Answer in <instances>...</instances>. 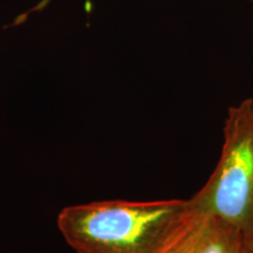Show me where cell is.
<instances>
[{
  "label": "cell",
  "mask_w": 253,
  "mask_h": 253,
  "mask_svg": "<svg viewBox=\"0 0 253 253\" xmlns=\"http://www.w3.org/2000/svg\"><path fill=\"white\" fill-rule=\"evenodd\" d=\"M190 209V199L99 201L63 208L56 224L75 253H156Z\"/></svg>",
  "instance_id": "6da1fadb"
},
{
  "label": "cell",
  "mask_w": 253,
  "mask_h": 253,
  "mask_svg": "<svg viewBox=\"0 0 253 253\" xmlns=\"http://www.w3.org/2000/svg\"><path fill=\"white\" fill-rule=\"evenodd\" d=\"M223 147L212 175L191 203L238 227H253V99L230 107L224 123Z\"/></svg>",
  "instance_id": "7a4b0ae2"
},
{
  "label": "cell",
  "mask_w": 253,
  "mask_h": 253,
  "mask_svg": "<svg viewBox=\"0 0 253 253\" xmlns=\"http://www.w3.org/2000/svg\"><path fill=\"white\" fill-rule=\"evenodd\" d=\"M191 203V201H190ZM156 253H246L238 227L191 203L188 216Z\"/></svg>",
  "instance_id": "3957f363"
},
{
  "label": "cell",
  "mask_w": 253,
  "mask_h": 253,
  "mask_svg": "<svg viewBox=\"0 0 253 253\" xmlns=\"http://www.w3.org/2000/svg\"><path fill=\"white\" fill-rule=\"evenodd\" d=\"M49 2H50V0H40V1L38 2V4H37L36 6H34V7H32V8L30 9V11L24 12L23 14H20V15H19V17H17V19H15V20H14V25L23 24L24 21L27 20V18L30 17V15H31L32 13H37V12L42 11L43 8L47 7V5H48Z\"/></svg>",
  "instance_id": "277c9868"
},
{
  "label": "cell",
  "mask_w": 253,
  "mask_h": 253,
  "mask_svg": "<svg viewBox=\"0 0 253 253\" xmlns=\"http://www.w3.org/2000/svg\"><path fill=\"white\" fill-rule=\"evenodd\" d=\"M243 236H244V245L246 253H253V227H251Z\"/></svg>",
  "instance_id": "5b68a950"
},
{
  "label": "cell",
  "mask_w": 253,
  "mask_h": 253,
  "mask_svg": "<svg viewBox=\"0 0 253 253\" xmlns=\"http://www.w3.org/2000/svg\"><path fill=\"white\" fill-rule=\"evenodd\" d=\"M251 1H252V4H253V0H251Z\"/></svg>",
  "instance_id": "8992f818"
},
{
  "label": "cell",
  "mask_w": 253,
  "mask_h": 253,
  "mask_svg": "<svg viewBox=\"0 0 253 253\" xmlns=\"http://www.w3.org/2000/svg\"><path fill=\"white\" fill-rule=\"evenodd\" d=\"M245 252H246V251H245Z\"/></svg>",
  "instance_id": "52a82bcc"
}]
</instances>
